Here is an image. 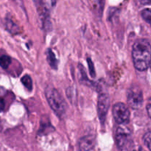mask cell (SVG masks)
<instances>
[{
  "mask_svg": "<svg viewBox=\"0 0 151 151\" xmlns=\"http://www.w3.org/2000/svg\"><path fill=\"white\" fill-rule=\"evenodd\" d=\"M134 65L140 72L145 71L151 63V45L147 40L139 39L134 43L132 49Z\"/></svg>",
  "mask_w": 151,
  "mask_h": 151,
  "instance_id": "6da1fadb",
  "label": "cell"
},
{
  "mask_svg": "<svg viewBox=\"0 0 151 151\" xmlns=\"http://www.w3.org/2000/svg\"><path fill=\"white\" fill-rule=\"evenodd\" d=\"M45 95L47 102L54 113L59 118L63 117L66 114L67 104L61 94L54 87L48 86L46 88Z\"/></svg>",
  "mask_w": 151,
  "mask_h": 151,
  "instance_id": "7a4b0ae2",
  "label": "cell"
},
{
  "mask_svg": "<svg viewBox=\"0 0 151 151\" xmlns=\"http://www.w3.org/2000/svg\"><path fill=\"white\" fill-rule=\"evenodd\" d=\"M116 143L119 150H129L132 146V136L129 130L119 127L116 131Z\"/></svg>",
  "mask_w": 151,
  "mask_h": 151,
  "instance_id": "3957f363",
  "label": "cell"
},
{
  "mask_svg": "<svg viewBox=\"0 0 151 151\" xmlns=\"http://www.w3.org/2000/svg\"><path fill=\"white\" fill-rule=\"evenodd\" d=\"M114 119L117 124L122 125L130 119V111L128 106L122 103H117L112 109Z\"/></svg>",
  "mask_w": 151,
  "mask_h": 151,
  "instance_id": "277c9868",
  "label": "cell"
},
{
  "mask_svg": "<svg viewBox=\"0 0 151 151\" xmlns=\"http://www.w3.org/2000/svg\"><path fill=\"white\" fill-rule=\"evenodd\" d=\"M127 101L131 109H139L143 104V95L140 88L137 86L129 88L127 93Z\"/></svg>",
  "mask_w": 151,
  "mask_h": 151,
  "instance_id": "5b68a950",
  "label": "cell"
},
{
  "mask_svg": "<svg viewBox=\"0 0 151 151\" xmlns=\"http://www.w3.org/2000/svg\"><path fill=\"white\" fill-rule=\"evenodd\" d=\"M110 106V98L107 93H101L99 95L98 103H97V111H98L99 119L102 124L106 120V114Z\"/></svg>",
  "mask_w": 151,
  "mask_h": 151,
  "instance_id": "8992f818",
  "label": "cell"
},
{
  "mask_svg": "<svg viewBox=\"0 0 151 151\" xmlns=\"http://www.w3.org/2000/svg\"><path fill=\"white\" fill-rule=\"evenodd\" d=\"M95 145V138L92 135H87L82 137L80 140L79 147L81 150H93Z\"/></svg>",
  "mask_w": 151,
  "mask_h": 151,
  "instance_id": "52a82bcc",
  "label": "cell"
},
{
  "mask_svg": "<svg viewBox=\"0 0 151 151\" xmlns=\"http://www.w3.org/2000/svg\"><path fill=\"white\" fill-rule=\"evenodd\" d=\"M47 59L48 61L49 64L51 66L52 69H58V61L57 58H56L54 52L52 51L51 49H48L47 51Z\"/></svg>",
  "mask_w": 151,
  "mask_h": 151,
  "instance_id": "ba28073f",
  "label": "cell"
},
{
  "mask_svg": "<svg viewBox=\"0 0 151 151\" xmlns=\"http://www.w3.org/2000/svg\"><path fill=\"white\" fill-rule=\"evenodd\" d=\"M11 63V58L7 55H2L0 57V66L2 69H6Z\"/></svg>",
  "mask_w": 151,
  "mask_h": 151,
  "instance_id": "9c48e42d",
  "label": "cell"
},
{
  "mask_svg": "<svg viewBox=\"0 0 151 151\" xmlns=\"http://www.w3.org/2000/svg\"><path fill=\"white\" fill-rule=\"evenodd\" d=\"M21 81L23 83V85L26 87V88H27L29 91H32V79H31L29 75H26L22 78L21 79Z\"/></svg>",
  "mask_w": 151,
  "mask_h": 151,
  "instance_id": "30bf717a",
  "label": "cell"
},
{
  "mask_svg": "<svg viewBox=\"0 0 151 151\" xmlns=\"http://www.w3.org/2000/svg\"><path fill=\"white\" fill-rule=\"evenodd\" d=\"M142 19L151 26V10L150 9H145L141 13Z\"/></svg>",
  "mask_w": 151,
  "mask_h": 151,
  "instance_id": "8fae6325",
  "label": "cell"
},
{
  "mask_svg": "<svg viewBox=\"0 0 151 151\" xmlns=\"http://www.w3.org/2000/svg\"><path fill=\"white\" fill-rule=\"evenodd\" d=\"M143 140H144V143L147 148L151 150V132H147L145 134L144 137H143Z\"/></svg>",
  "mask_w": 151,
  "mask_h": 151,
  "instance_id": "7c38bea8",
  "label": "cell"
},
{
  "mask_svg": "<svg viewBox=\"0 0 151 151\" xmlns=\"http://www.w3.org/2000/svg\"><path fill=\"white\" fill-rule=\"evenodd\" d=\"M87 62H88V68H89V73L91 75V76L92 78H94L95 77V70H94V63L93 62L91 61V59L89 58H87Z\"/></svg>",
  "mask_w": 151,
  "mask_h": 151,
  "instance_id": "4fadbf2b",
  "label": "cell"
},
{
  "mask_svg": "<svg viewBox=\"0 0 151 151\" xmlns=\"http://www.w3.org/2000/svg\"><path fill=\"white\" fill-rule=\"evenodd\" d=\"M4 106H5V104H4V101L2 98H0V112H2L4 109Z\"/></svg>",
  "mask_w": 151,
  "mask_h": 151,
  "instance_id": "5bb4252c",
  "label": "cell"
},
{
  "mask_svg": "<svg viewBox=\"0 0 151 151\" xmlns=\"http://www.w3.org/2000/svg\"><path fill=\"white\" fill-rule=\"evenodd\" d=\"M141 4L145 5V4H151V0H137Z\"/></svg>",
  "mask_w": 151,
  "mask_h": 151,
  "instance_id": "9a60e30c",
  "label": "cell"
},
{
  "mask_svg": "<svg viewBox=\"0 0 151 151\" xmlns=\"http://www.w3.org/2000/svg\"><path fill=\"white\" fill-rule=\"evenodd\" d=\"M147 114H148V116H150V118L151 119V104H148L147 106Z\"/></svg>",
  "mask_w": 151,
  "mask_h": 151,
  "instance_id": "2e32d148",
  "label": "cell"
},
{
  "mask_svg": "<svg viewBox=\"0 0 151 151\" xmlns=\"http://www.w3.org/2000/svg\"><path fill=\"white\" fill-rule=\"evenodd\" d=\"M17 4H20V5H22V0H14Z\"/></svg>",
  "mask_w": 151,
  "mask_h": 151,
  "instance_id": "e0dca14e",
  "label": "cell"
},
{
  "mask_svg": "<svg viewBox=\"0 0 151 151\" xmlns=\"http://www.w3.org/2000/svg\"><path fill=\"white\" fill-rule=\"evenodd\" d=\"M56 1H57V0H51V4L52 6H55L56 4Z\"/></svg>",
  "mask_w": 151,
  "mask_h": 151,
  "instance_id": "ac0fdd59",
  "label": "cell"
},
{
  "mask_svg": "<svg viewBox=\"0 0 151 151\" xmlns=\"http://www.w3.org/2000/svg\"><path fill=\"white\" fill-rule=\"evenodd\" d=\"M150 69H151V63H150Z\"/></svg>",
  "mask_w": 151,
  "mask_h": 151,
  "instance_id": "d6986e66",
  "label": "cell"
}]
</instances>
